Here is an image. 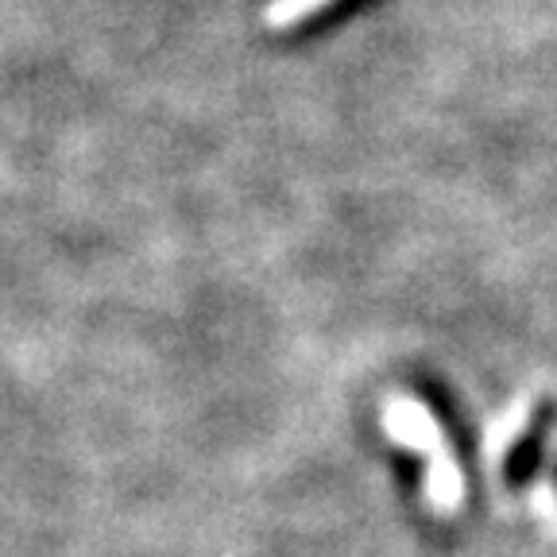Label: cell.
Wrapping results in <instances>:
<instances>
[{
	"label": "cell",
	"mask_w": 557,
	"mask_h": 557,
	"mask_svg": "<svg viewBox=\"0 0 557 557\" xmlns=\"http://www.w3.org/2000/svg\"><path fill=\"white\" fill-rule=\"evenodd\" d=\"M387 430L399 442L414 445V449H422L430 457V504L437 511H457V504H461V476H457L449 453H445L442 437H437L434 418L418 407L414 399H392V407H387Z\"/></svg>",
	"instance_id": "obj_1"
}]
</instances>
